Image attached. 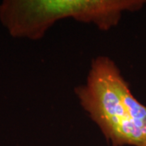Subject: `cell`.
<instances>
[{"label": "cell", "mask_w": 146, "mask_h": 146, "mask_svg": "<svg viewBox=\"0 0 146 146\" xmlns=\"http://www.w3.org/2000/svg\"><path fill=\"white\" fill-rule=\"evenodd\" d=\"M145 4V0H6L0 5V21L14 37L39 40L66 19L108 31L125 12L137 11Z\"/></svg>", "instance_id": "obj_2"}, {"label": "cell", "mask_w": 146, "mask_h": 146, "mask_svg": "<svg viewBox=\"0 0 146 146\" xmlns=\"http://www.w3.org/2000/svg\"><path fill=\"white\" fill-rule=\"evenodd\" d=\"M75 94L110 145L146 146V106L136 99L110 58H94Z\"/></svg>", "instance_id": "obj_1"}]
</instances>
